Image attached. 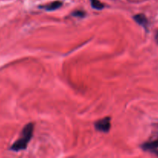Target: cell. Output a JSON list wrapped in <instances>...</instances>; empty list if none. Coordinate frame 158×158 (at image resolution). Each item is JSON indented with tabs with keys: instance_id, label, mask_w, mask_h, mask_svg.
Returning <instances> with one entry per match:
<instances>
[{
	"instance_id": "cell-2",
	"label": "cell",
	"mask_w": 158,
	"mask_h": 158,
	"mask_svg": "<svg viewBox=\"0 0 158 158\" xmlns=\"http://www.w3.org/2000/svg\"><path fill=\"white\" fill-rule=\"evenodd\" d=\"M96 131L102 133H108L111 128V118L109 117H104L94 123Z\"/></svg>"
},
{
	"instance_id": "cell-1",
	"label": "cell",
	"mask_w": 158,
	"mask_h": 158,
	"mask_svg": "<svg viewBox=\"0 0 158 158\" xmlns=\"http://www.w3.org/2000/svg\"><path fill=\"white\" fill-rule=\"evenodd\" d=\"M34 125L33 123H29L26 124L23 127V131L21 132L20 138L12 145L10 150L14 152H19L20 151H23L26 149L28 146V143L30 141L31 138L33 134Z\"/></svg>"
},
{
	"instance_id": "cell-3",
	"label": "cell",
	"mask_w": 158,
	"mask_h": 158,
	"mask_svg": "<svg viewBox=\"0 0 158 158\" xmlns=\"http://www.w3.org/2000/svg\"><path fill=\"white\" fill-rule=\"evenodd\" d=\"M133 19L136 21V23L137 24H139V26L143 27L145 29H148L149 22L144 14H136V15H135L133 16Z\"/></svg>"
},
{
	"instance_id": "cell-8",
	"label": "cell",
	"mask_w": 158,
	"mask_h": 158,
	"mask_svg": "<svg viewBox=\"0 0 158 158\" xmlns=\"http://www.w3.org/2000/svg\"><path fill=\"white\" fill-rule=\"evenodd\" d=\"M154 153H155V154H156V155L158 156V151H157V150H156V151H154Z\"/></svg>"
},
{
	"instance_id": "cell-4",
	"label": "cell",
	"mask_w": 158,
	"mask_h": 158,
	"mask_svg": "<svg viewBox=\"0 0 158 158\" xmlns=\"http://www.w3.org/2000/svg\"><path fill=\"white\" fill-rule=\"evenodd\" d=\"M62 6V2L60 1H55L49 3V4H46L45 6H40V9H43L45 11H48V12H51V11H54L58 9L59 8H60Z\"/></svg>"
},
{
	"instance_id": "cell-5",
	"label": "cell",
	"mask_w": 158,
	"mask_h": 158,
	"mask_svg": "<svg viewBox=\"0 0 158 158\" xmlns=\"http://www.w3.org/2000/svg\"><path fill=\"white\" fill-rule=\"evenodd\" d=\"M143 150L147 151H153L154 152L158 148V140H152V141L146 142L143 144H142Z\"/></svg>"
},
{
	"instance_id": "cell-7",
	"label": "cell",
	"mask_w": 158,
	"mask_h": 158,
	"mask_svg": "<svg viewBox=\"0 0 158 158\" xmlns=\"http://www.w3.org/2000/svg\"><path fill=\"white\" fill-rule=\"evenodd\" d=\"M71 15H73L74 17H77V18H83L85 17V12L84 11L81 10H77V11H74V12H72Z\"/></svg>"
},
{
	"instance_id": "cell-9",
	"label": "cell",
	"mask_w": 158,
	"mask_h": 158,
	"mask_svg": "<svg viewBox=\"0 0 158 158\" xmlns=\"http://www.w3.org/2000/svg\"><path fill=\"white\" fill-rule=\"evenodd\" d=\"M156 40H157V42H158V35H157V38H156Z\"/></svg>"
},
{
	"instance_id": "cell-6",
	"label": "cell",
	"mask_w": 158,
	"mask_h": 158,
	"mask_svg": "<svg viewBox=\"0 0 158 158\" xmlns=\"http://www.w3.org/2000/svg\"><path fill=\"white\" fill-rule=\"evenodd\" d=\"M90 1H91V7L96 10H101L105 7L103 3L101 2L99 0H90Z\"/></svg>"
}]
</instances>
